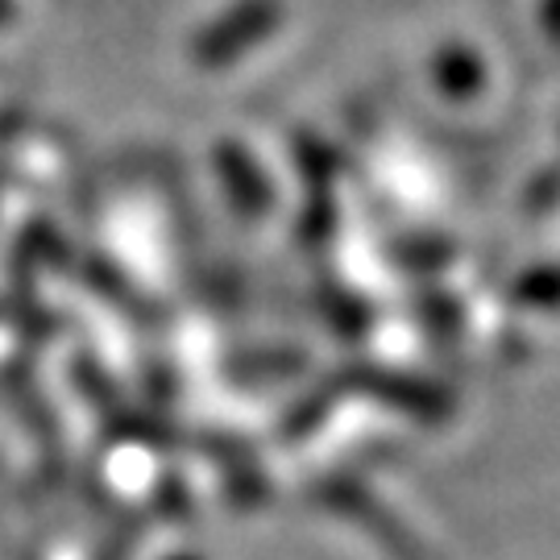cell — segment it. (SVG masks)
Wrapping results in <instances>:
<instances>
[{
	"instance_id": "1",
	"label": "cell",
	"mask_w": 560,
	"mask_h": 560,
	"mask_svg": "<svg viewBox=\"0 0 560 560\" xmlns=\"http://www.w3.org/2000/svg\"><path fill=\"white\" fill-rule=\"evenodd\" d=\"M282 21L279 0H241L233 4L221 21H212L196 38V62L200 67H229L237 62L245 50H254L258 42H266Z\"/></svg>"
},
{
	"instance_id": "2",
	"label": "cell",
	"mask_w": 560,
	"mask_h": 560,
	"mask_svg": "<svg viewBox=\"0 0 560 560\" xmlns=\"http://www.w3.org/2000/svg\"><path fill=\"white\" fill-rule=\"evenodd\" d=\"M217 171H221L224 187H229V200L245 208V212H261L270 203V187H266V175H261L254 159H245L237 145H224L217 154Z\"/></svg>"
},
{
	"instance_id": "3",
	"label": "cell",
	"mask_w": 560,
	"mask_h": 560,
	"mask_svg": "<svg viewBox=\"0 0 560 560\" xmlns=\"http://www.w3.org/2000/svg\"><path fill=\"white\" fill-rule=\"evenodd\" d=\"M9 13H13V0H0V25L9 21Z\"/></svg>"
}]
</instances>
